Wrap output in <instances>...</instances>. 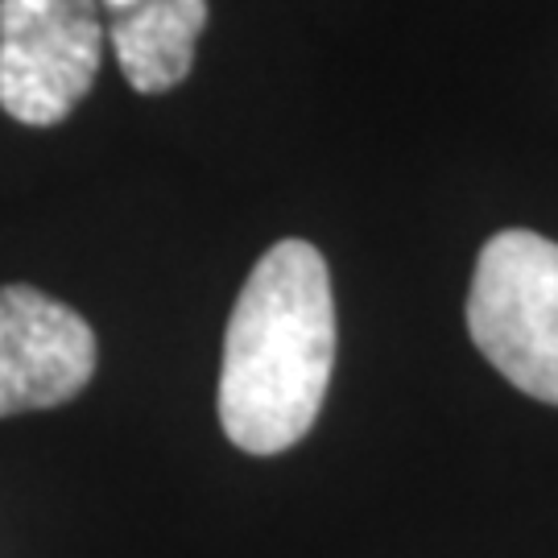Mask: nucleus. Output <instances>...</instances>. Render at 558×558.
Instances as JSON below:
<instances>
[{
    "label": "nucleus",
    "mask_w": 558,
    "mask_h": 558,
    "mask_svg": "<svg viewBox=\"0 0 558 558\" xmlns=\"http://www.w3.org/2000/svg\"><path fill=\"white\" fill-rule=\"evenodd\" d=\"M336 368V294L315 244L278 240L240 290L220 368L223 435L281 456L315 426Z\"/></svg>",
    "instance_id": "nucleus-1"
},
{
    "label": "nucleus",
    "mask_w": 558,
    "mask_h": 558,
    "mask_svg": "<svg viewBox=\"0 0 558 558\" xmlns=\"http://www.w3.org/2000/svg\"><path fill=\"white\" fill-rule=\"evenodd\" d=\"M468 331L484 360L525 398L558 405V244L505 228L480 248Z\"/></svg>",
    "instance_id": "nucleus-2"
},
{
    "label": "nucleus",
    "mask_w": 558,
    "mask_h": 558,
    "mask_svg": "<svg viewBox=\"0 0 558 558\" xmlns=\"http://www.w3.org/2000/svg\"><path fill=\"white\" fill-rule=\"evenodd\" d=\"M96 0H0V108L50 129L92 92L104 59Z\"/></svg>",
    "instance_id": "nucleus-3"
},
{
    "label": "nucleus",
    "mask_w": 558,
    "mask_h": 558,
    "mask_svg": "<svg viewBox=\"0 0 558 558\" xmlns=\"http://www.w3.org/2000/svg\"><path fill=\"white\" fill-rule=\"evenodd\" d=\"M92 373L96 336L80 311L34 286H0V418L54 410Z\"/></svg>",
    "instance_id": "nucleus-4"
},
{
    "label": "nucleus",
    "mask_w": 558,
    "mask_h": 558,
    "mask_svg": "<svg viewBox=\"0 0 558 558\" xmlns=\"http://www.w3.org/2000/svg\"><path fill=\"white\" fill-rule=\"evenodd\" d=\"M104 29L129 87L141 96H161L195 66L207 0H120Z\"/></svg>",
    "instance_id": "nucleus-5"
}]
</instances>
